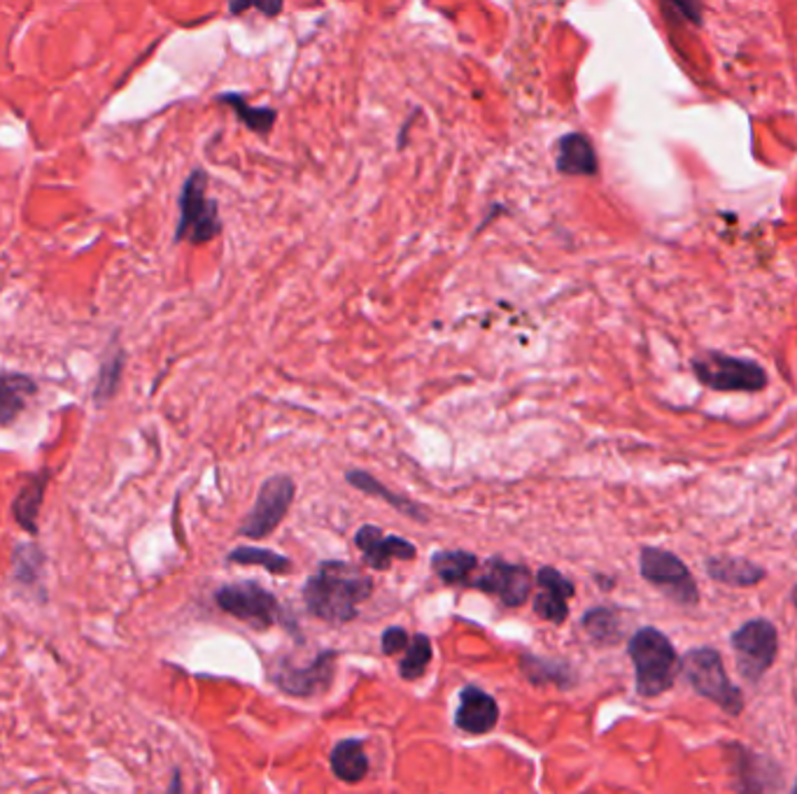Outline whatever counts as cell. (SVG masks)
Wrapping results in <instances>:
<instances>
[{
    "label": "cell",
    "instance_id": "603a6c76",
    "mask_svg": "<svg viewBox=\"0 0 797 794\" xmlns=\"http://www.w3.org/2000/svg\"><path fill=\"white\" fill-rule=\"evenodd\" d=\"M124 362H127L124 349L114 345L112 353H108L105 362L101 364L99 380H97V387H93V401H97L99 406L105 404L108 399H112V396H114L117 385H120V380H122Z\"/></svg>",
    "mask_w": 797,
    "mask_h": 794
},
{
    "label": "cell",
    "instance_id": "484cf974",
    "mask_svg": "<svg viewBox=\"0 0 797 794\" xmlns=\"http://www.w3.org/2000/svg\"><path fill=\"white\" fill-rule=\"evenodd\" d=\"M42 567H44V554L40 552L38 546H17L14 548V580L21 582V586H40L42 578Z\"/></svg>",
    "mask_w": 797,
    "mask_h": 794
},
{
    "label": "cell",
    "instance_id": "4dcf8cb0",
    "mask_svg": "<svg viewBox=\"0 0 797 794\" xmlns=\"http://www.w3.org/2000/svg\"><path fill=\"white\" fill-rule=\"evenodd\" d=\"M171 794H180V774L175 772L173 774V781H171V790H169Z\"/></svg>",
    "mask_w": 797,
    "mask_h": 794
},
{
    "label": "cell",
    "instance_id": "9c48e42d",
    "mask_svg": "<svg viewBox=\"0 0 797 794\" xmlns=\"http://www.w3.org/2000/svg\"><path fill=\"white\" fill-rule=\"evenodd\" d=\"M215 601L224 613L236 618L254 629H269L275 624L280 605L278 599L266 592L256 582H236V586H224Z\"/></svg>",
    "mask_w": 797,
    "mask_h": 794
},
{
    "label": "cell",
    "instance_id": "4316f807",
    "mask_svg": "<svg viewBox=\"0 0 797 794\" xmlns=\"http://www.w3.org/2000/svg\"><path fill=\"white\" fill-rule=\"evenodd\" d=\"M229 562L264 567L271 573H287L292 567V562L285 554H278L266 548H236L229 554Z\"/></svg>",
    "mask_w": 797,
    "mask_h": 794
},
{
    "label": "cell",
    "instance_id": "d6a6232c",
    "mask_svg": "<svg viewBox=\"0 0 797 794\" xmlns=\"http://www.w3.org/2000/svg\"><path fill=\"white\" fill-rule=\"evenodd\" d=\"M793 794H797V781H795V787H793Z\"/></svg>",
    "mask_w": 797,
    "mask_h": 794
},
{
    "label": "cell",
    "instance_id": "d6986e66",
    "mask_svg": "<svg viewBox=\"0 0 797 794\" xmlns=\"http://www.w3.org/2000/svg\"><path fill=\"white\" fill-rule=\"evenodd\" d=\"M707 571L714 580L733 588H751L765 578V571L760 567L737 557H714L707 562Z\"/></svg>",
    "mask_w": 797,
    "mask_h": 794
},
{
    "label": "cell",
    "instance_id": "9a60e30c",
    "mask_svg": "<svg viewBox=\"0 0 797 794\" xmlns=\"http://www.w3.org/2000/svg\"><path fill=\"white\" fill-rule=\"evenodd\" d=\"M557 171L565 175H597L599 159L588 135L569 133L557 143Z\"/></svg>",
    "mask_w": 797,
    "mask_h": 794
},
{
    "label": "cell",
    "instance_id": "30bf717a",
    "mask_svg": "<svg viewBox=\"0 0 797 794\" xmlns=\"http://www.w3.org/2000/svg\"><path fill=\"white\" fill-rule=\"evenodd\" d=\"M468 586L497 597L504 605H523L532 592V573L527 567L508 564L504 559H490L483 571Z\"/></svg>",
    "mask_w": 797,
    "mask_h": 794
},
{
    "label": "cell",
    "instance_id": "83f0119b",
    "mask_svg": "<svg viewBox=\"0 0 797 794\" xmlns=\"http://www.w3.org/2000/svg\"><path fill=\"white\" fill-rule=\"evenodd\" d=\"M583 629L599 643H616L621 639V620L612 609H593L585 613Z\"/></svg>",
    "mask_w": 797,
    "mask_h": 794
},
{
    "label": "cell",
    "instance_id": "ba28073f",
    "mask_svg": "<svg viewBox=\"0 0 797 794\" xmlns=\"http://www.w3.org/2000/svg\"><path fill=\"white\" fill-rule=\"evenodd\" d=\"M294 495H296V485L290 476L269 478L262 485L260 495H256V501L250 510V516L241 525V533L254 541L266 539V536L273 533L280 527V522L285 520V516L292 508Z\"/></svg>",
    "mask_w": 797,
    "mask_h": 794
},
{
    "label": "cell",
    "instance_id": "52a82bcc",
    "mask_svg": "<svg viewBox=\"0 0 797 794\" xmlns=\"http://www.w3.org/2000/svg\"><path fill=\"white\" fill-rule=\"evenodd\" d=\"M639 571L650 586L663 590L678 605H695L699 599L697 582L688 567L676 554L660 548H644Z\"/></svg>",
    "mask_w": 797,
    "mask_h": 794
},
{
    "label": "cell",
    "instance_id": "277c9868",
    "mask_svg": "<svg viewBox=\"0 0 797 794\" xmlns=\"http://www.w3.org/2000/svg\"><path fill=\"white\" fill-rule=\"evenodd\" d=\"M682 671L693 685V690L702 696L712 699L716 706L725 713L739 715L744 709V699L737 685L728 679L723 666V658L714 648H693L682 660Z\"/></svg>",
    "mask_w": 797,
    "mask_h": 794
},
{
    "label": "cell",
    "instance_id": "8fae6325",
    "mask_svg": "<svg viewBox=\"0 0 797 794\" xmlns=\"http://www.w3.org/2000/svg\"><path fill=\"white\" fill-rule=\"evenodd\" d=\"M336 671V652L326 650L309 666L280 664L273 673V681L280 690L292 696H315L330 690Z\"/></svg>",
    "mask_w": 797,
    "mask_h": 794
},
{
    "label": "cell",
    "instance_id": "5bb4252c",
    "mask_svg": "<svg viewBox=\"0 0 797 794\" xmlns=\"http://www.w3.org/2000/svg\"><path fill=\"white\" fill-rule=\"evenodd\" d=\"M500 720V706L492 694L481 688L468 685L460 694V706L455 713V725L474 736H483L495 730Z\"/></svg>",
    "mask_w": 797,
    "mask_h": 794
},
{
    "label": "cell",
    "instance_id": "5b68a950",
    "mask_svg": "<svg viewBox=\"0 0 797 794\" xmlns=\"http://www.w3.org/2000/svg\"><path fill=\"white\" fill-rule=\"evenodd\" d=\"M733 650L739 673L748 683H758L777 660V627L763 618L748 620L733 634Z\"/></svg>",
    "mask_w": 797,
    "mask_h": 794
},
{
    "label": "cell",
    "instance_id": "ffe728a7",
    "mask_svg": "<svg viewBox=\"0 0 797 794\" xmlns=\"http://www.w3.org/2000/svg\"><path fill=\"white\" fill-rule=\"evenodd\" d=\"M332 772L343 783H360L369 774V757L360 739H345L332 751Z\"/></svg>",
    "mask_w": 797,
    "mask_h": 794
},
{
    "label": "cell",
    "instance_id": "2e32d148",
    "mask_svg": "<svg viewBox=\"0 0 797 794\" xmlns=\"http://www.w3.org/2000/svg\"><path fill=\"white\" fill-rule=\"evenodd\" d=\"M38 394V383L27 373H0V429L10 427Z\"/></svg>",
    "mask_w": 797,
    "mask_h": 794
},
{
    "label": "cell",
    "instance_id": "7a4b0ae2",
    "mask_svg": "<svg viewBox=\"0 0 797 794\" xmlns=\"http://www.w3.org/2000/svg\"><path fill=\"white\" fill-rule=\"evenodd\" d=\"M627 652L635 664L637 675V692L642 696H660L665 694L678 671H682V660H678L672 641L653 627H644L629 639Z\"/></svg>",
    "mask_w": 797,
    "mask_h": 794
},
{
    "label": "cell",
    "instance_id": "44dd1931",
    "mask_svg": "<svg viewBox=\"0 0 797 794\" xmlns=\"http://www.w3.org/2000/svg\"><path fill=\"white\" fill-rule=\"evenodd\" d=\"M478 567V559L464 550H443L432 557L434 573L448 586H468Z\"/></svg>",
    "mask_w": 797,
    "mask_h": 794
},
{
    "label": "cell",
    "instance_id": "7402d4cb",
    "mask_svg": "<svg viewBox=\"0 0 797 794\" xmlns=\"http://www.w3.org/2000/svg\"><path fill=\"white\" fill-rule=\"evenodd\" d=\"M218 103L233 108V112L239 114V120L250 131L260 133V135H269L273 124H275V110L273 108H254L241 96V93H222V96H218Z\"/></svg>",
    "mask_w": 797,
    "mask_h": 794
},
{
    "label": "cell",
    "instance_id": "7c38bea8",
    "mask_svg": "<svg viewBox=\"0 0 797 794\" xmlns=\"http://www.w3.org/2000/svg\"><path fill=\"white\" fill-rule=\"evenodd\" d=\"M355 543L364 554V562L379 571H387L394 559H413L415 546L406 539H398V536L385 533L381 527L364 525L357 536Z\"/></svg>",
    "mask_w": 797,
    "mask_h": 794
},
{
    "label": "cell",
    "instance_id": "f546056e",
    "mask_svg": "<svg viewBox=\"0 0 797 794\" xmlns=\"http://www.w3.org/2000/svg\"><path fill=\"white\" fill-rule=\"evenodd\" d=\"M245 10H256V12H262L264 17H275V14L283 12V3H260V0H245V3L229 6L231 14H243Z\"/></svg>",
    "mask_w": 797,
    "mask_h": 794
},
{
    "label": "cell",
    "instance_id": "4fadbf2b",
    "mask_svg": "<svg viewBox=\"0 0 797 794\" xmlns=\"http://www.w3.org/2000/svg\"><path fill=\"white\" fill-rule=\"evenodd\" d=\"M538 594L534 599V611L553 624H562L569 615L567 601L574 597V582L553 567H544L536 576Z\"/></svg>",
    "mask_w": 797,
    "mask_h": 794
},
{
    "label": "cell",
    "instance_id": "cb8c5ba5",
    "mask_svg": "<svg viewBox=\"0 0 797 794\" xmlns=\"http://www.w3.org/2000/svg\"><path fill=\"white\" fill-rule=\"evenodd\" d=\"M432 662V643L425 634H417L411 639L408 648L404 650V660L398 664V673L404 681H417L422 673L427 671Z\"/></svg>",
    "mask_w": 797,
    "mask_h": 794
},
{
    "label": "cell",
    "instance_id": "d4e9b609",
    "mask_svg": "<svg viewBox=\"0 0 797 794\" xmlns=\"http://www.w3.org/2000/svg\"><path fill=\"white\" fill-rule=\"evenodd\" d=\"M523 673L527 679L536 685L542 683H551V685H559L565 688L572 681L569 666H565L562 662H548V660H538V658H523L521 662Z\"/></svg>",
    "mask_w": 797,
    "mask_h": 794
},
{
    "label": "cell",
    "instance_id": "6da1fadb",
    "mask_svg": "<svg viewBox=\"0 0 797 794\" xmlns=\"http://www.w3.org/2000/svg\"><path fill=\"white\" fill-rule=\"evenodd\" d=\"M373 594V582L357 567L345 562H324L303 588L309 611L332 624L355 620L360 605Z\"/></svg>",
    "mask_w": 797,
    "mask_h": 794
},
{
    "label": "cell",
    "instance_id": "ac0fdd59",
    "mask_svg": "<svg viewBox=\"0 0 797 794\" xmlns=\"http://www.w3.org/2000/svg\"><path fill=\"white\" fill-rule=\"evenodd\" d=\"M345 478L355 489H360V492L387 501L392 508H396L398 512H404L406 518L417 520V522H427L430 516H427L425 508H422L415 501H411V499H406V497H402V495L392 492V489H387L383 482H379L371 474H366V471H347Z\"/></svg>",
    "mask_w": 797,
    "mask_h": 794
},
{
    "label": "cell",
    "instance_id": "3957f363",
    "mask_svg": "<svg viewBox=\"0 0 797 794\" xmlns=\"http://www.w3.org/2000/svg\"><path fill=\"white\" fill-rule=\"evenodd\" d=\"M180 217L175 228V243L203 245L220 236L222 220L213 198H208V173L196 169L184 180L180 192Z\"/></svg>",
    "mask_w": 797,
    "mask_h": 794
},
{
    "label": "cell",
    "instance_id": "8992f818",
    "mask_svg": "<svg viewBox=\"0 0 797 794\" xmlns=\"http://www.w3.org/2000/svg\"><path fill=\"white\" fill-rule=\"evenodd\" d=\"M693 368L699 383L720 391H758L767 385L765 368L751 359L707 353L693 362Z\"/></svg>",
    "mask_w": 797,
    "mask_h": 794
},
{
    "label": "cell",
    "instance_id": "e0dca14e",
    "mask_svg": "<svg viewBox=\"0 0 797 794\" xmlns=\"http://www.w3.org/2000/svg\"><path fill=\"white\" fill-rule=\"evenodd\" d=\"M47 482H50V471H40L36 476H31L19 487V492L12 501L14 522L27 533H38V516L42 508Z\"/></svg>",
    "mask_w": 797,
    "mask_h": 794
},
{
    "label": "cell",
    "instance_id": "1f68e13d",
    "mask_svg": "<svg viewBox=\"0 0 797 794\" xmlns=\"http://www.w3.org/2000/svg\"><path fill=\"white\" fill-rule=\"evenodd\" d=\"M793 603H795V609H797V586L793 588Z\"/></svg>",
    "mask_w": 797,
    "mask_h": 794
},
{
    "label": "cell",
    "instance_id": "f1b7e54d",
    "mask_svg": "<svg viewBox=\"0 0 797 794\" xmlns=\"http://www.w3.org/2000/svg\"><path fill=\"white\" fill-rule=\"evenodd\" d=\"M408 643H411V639H408V634L404 632V629H398V627L385 629V634H383V652H385V655H396V652L406 650Z\"/></svg>",
    "mask_w": 797,
    "mask_h": 794
}]
</instances>
